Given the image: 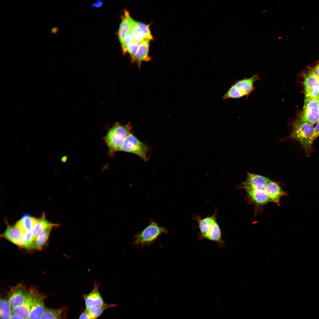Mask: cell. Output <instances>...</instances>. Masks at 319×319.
<instances>
[{"mask_svg":"<svg viewBox=\"0 0 319 319\" xmlns=\"http://www.w3.org/2000/svg\"><path fill=\"white\" fill-rule=\"evenodd\" d=\"M270 180L267 177L255 175L242 183L240 187L245 190L251 202L262 206L270 202L265 188L266 184Z\"/></svg>","mask_w":319,"mask_h":319,"instance_id":"obj_1","label":"cell"},{"mask_svg":"<svg viewBox=\"0 0 319 319\" xmlns=\"http://www.w3.org/2000/svg\"><path fill=\"white\" fill-rule=\"evenodd\" d=\"M132 129V127L130 122L125 125L116 122L108 130L104 139L108 148L109 157H113L115 153L118 151Z\"/></svg>","mask_w":319,"mask_h":319,"instance_id":"obj_2","label":"cell"},{"mask_svg":"<svg viewBox=\"0 0 319 319\" xmlns=\"http://www.w3.org/2000/svg\"><path fill=\"white\" fill-rule=\"evenodd\" d=\"M167 232L166 228L159 226L156 222H151L143 230L135 235L132 245L136 247L149 246L153 243L161 235Z\"/></svg>","mask_w":319,"mask_h":319,"instance_id":"obj_3","label":"cell"},{"mask_svg":"<svg viewBox=\"0 0 319 319\" xmlns=\"http://www.w3.org/2000/svg\"><path fill=\"white\" fill-rule=\"evenodd\" d=\"M260 79L258 74L251 77L244 78L234 83L222 97V99H236L248 97L255 89L254 84Z\"/></svg>","mask_w":319,"mask_h":319,"instance_id":"obj_4","label":"cell"},{"mask_svg":"<svg viewBox=\"0 0 319 319\" xmlns=\"http://www.w3.org/2000/svg\"><path fill=\"white\" fill-rule=\"evenodd\" d=\"M150 149L149 146L130 133L125 139L118 151L132 153L147 161L149 158Z\"/></svg>","mask_w":319,"mask_h":319,"instance_id":"obj_5","label":"cell"},{"mask_svg":"<svg viewBox=\"0 0 319 319\" xmlns=\"http://www.w3.org/2000/svg\"><path fill=\"white\" fill-rule=\"evenodd\" d=\"M297 120L314 125L319 121V99L305 102L303 111Z\"/></svg>","mask_w":319,"mask_h":319,"instance_id":"obj_6","label":"cell"},{"mask_svg":"<svg viewBox=\"0 0 319 319\" xmlns=\"http://www.w3.org/2000/svg\"><path fill=\"white\" fill-rule=\"evenodd\" d=\"M314 129L313 125L297 119L293 123L290 137L302 145L311 136Z\"/></svg>","mask_w":319,"mask_h":319,"instance_id":"obj_7","label":"cell"},{"mask_svg":"<svg viewBox=\"0 0 319 319\" xmlns=\"http://www.w3.org/2000/svg\"><path fill=\"white\" fill-rule=\"evenodd\" d=\"M29 291V289L21 284L11 287L8 294L7 300L12 309L22 303Z\"/></svg>","mask_w":319,"mask_h":319,"instance_id":"obj_8","label":"cell"},{"mask_svg":"<svg viewBox=\"0 0 319 319\" xmlns=\"http://www.w3.org/2000/svg\"><path fill=\"white\" fill-rule=\"evenodd\" d=\"M217 211L216 208L214 213L211 216L202 218L198 215L193 217L198 222V227L199 230V238L206 239L207 237L214 224L217 222Z\"/></svg>","mask_w":319,"mask_h":319,"instance_id":"obj_9","label":"cell"},{"mask_svg":"<svg viewBox=\"0 0 319 319\" xmlns=\"http://www.w3.org/2000/svg\"><path fill=\"white\" fill-rule=\"evenodd\" d=\"M38 292L35 288H30L27 296L22 303L12 309V314L28 319L34 298Z\"/></svg>","mask_w":319,"mask_h":319,"instance_id":"obj_10","label":"cell"},{"mask_svg":"<svg viewBox=\"0 0 319 319\" xmlns=\"http://www.w3.org/2000/svg\"><path fill=\"white\" fill-rule=\"evenodd\" d=\"M99 284L95 282L91 291L83 295L86 309L93 306H103L106 304L99 292Z\"/></svg>","mask_w":319,"mask_h":319,"instance_id":"obj_11","label":"cell"},{"mask_svg":"<svg viewBox=\"0 0 319 319\" xmlns=\"http://www.w3.org/2000/svg\"><path fill=\"white\" fill-rule=\"evenodd\" d=\"M265 188L270 202L278 205L281 197L287 195L278 184L271 179L266 184Z\"/></svg>","mask_w":319,"mask_h":319,"instance_id":"obj_12","label":"cell"},{"mask_svg":"<svg viewBox=\"0 0 319 319\" xmlns=\"http://www.w3.org/2000/svg\"><path fill=\"white\" fill-rule=\"evenodd\" d=\"M45 296L37 292L34 298L28 319H39L45 310Z\"/></svg>","mask_w":319,"mask_h":319,"instance_id":"obj_13","label":"cell"},{"mask_svg":"<svg viewBox=\"0 0 319 319\" xmlns=\"http://www.w3.org/2000/svg\"><path fill=\"white\" fill-rule=\"evenodd\" d=\"M137 22L135 21L131 17L129 12L125 11L122 16L121 21L118 32V39L121 43L126 34L130 31L132 28L136 25Z\"/></svg>","mask_w":319,"mask_h":319,"instance_id":"obj_14","label":"cell"},{"mask_svg":"<svg viewBox=\"0 0 319 319\" xmlns=\"http://www.w3.org/2000/svg\"><path fill=\"white\" fill-rule=\"evenodd\" d=\"M24 235L15 226L7 225L2 236L16 245L22 247Z\"/></svg>","mask_w":319,"mask_h":319,"instance_id":"obj_15","label":"cell"},{"mask_svg":"<svg viewBox=\"0 0 319 319\" xmlns=\"http://www.w3.org/2000/svg\"><path fill=\"white\" fill-rule=\"evenodd\" d=\"M149 40L144 39L139 43L134 62L137 63L139 68L143 62L149 61L151 60V58L149 56Z\"/></svg>","mask_w":319,"mask_h":319,"instance_id":"obj_16","label":"cell"},{"mask_svg":"<svg viewBox=\"0 0 319 319\" xmlns=\"http://www.w3.org/2000/svg\"><path fill=\"white\" fill-rule=\"evenodd\" d=\"M38 219L30 215H24L16 223L15 226L23 233L30 232L37 223Z\"/></svg>","mask_w":319,"mask_h":319,"instance_id":"obj_17","label":"cell"},{"mask_svg":"<svg viewBox=\"0 0 319 319\" xmlns=\"http://www.w3.org/2000/svg\"><path fill=\"white\" fill-rule=\"evenodd\" d=\"M66 310L63 307L54 309H45L39 319H64L66 317Z\"/></svg>","mask_w":319,"mask_h":319,"instance_id":"obj_18","label":"cell"},{"mask_svg":"<svg viewBox=\"0 0 319 319\" xmlns=\"http://www.w3.org/2000/svg\"><path fill=\"white\" fill-rule=\"evenodd\" d=\"M206 239L215 242L222 248L225 246L222 239V231L217 222L213 225Z\"/></svg>","mask_w":319,"mask_h":319,"instance_id":"obj_19","label":"cell"},{"mask_svg":"<svg viewBox=\"0 0 319 319\" xmlns=\"http://www.w3.org/2000/svg\"><path fill=\"white\" fill-rule=\"evenodd\" d=\"M58 224L52 223L49 222L45 218L44 214L38 219V221L30 231L32 235L35 237L43 230L49 227H54L58 226Z\"/></svg>","mask_w":319,"mask_h":319,"instance_id":"obj_20","label":"cell"},{"mask_svg":"<svg viewBox=\"0 0 319 319\" xmlns=\"http://www.w3.org/2000/svg\"><path fill=\"white\" fill-rule=\"evenodd\" d=\"M115 304H107L102 306H93L85 309L91 319H96L106 309L116 307Z\"/></svg>","mask_w":319,"mask_h":319,"instance_id":"obj_21","label":"cell"},{"mask_svg":"<svg viewBox=\"0 0 319 319\" xmlns=\"http://www.w3.org/2000/svg\"><path fill=\"white\" fill-rule=\"evenodd\" d=\"M319 79L316 77L312 70H310L308 74L304 77V85L305 92L313 89L315 86L319 85Z\"/></svg>","mask_w":319,"mask_h":319,"instance_id":"obj_22","label":"cell"},{"mask_svg":"<svg viewBox=\"0 0 319 319\" xmlns=\"http://www.w3.org/2000/svg\"><path fill=\"white\" fill-rule=\"evenodd\" d=\"M49 227L42 231L35 240V248L41 249L47 241L52 228Z\"/></svg>","mask_w":319,"mask_h":319,"instance_id":"obj_23","label":"cell"},{"mask_svg":"<svg viewBox=\"0 0 319 319\" xmlns=\"http://www.w3.org/2000/svg\"><path fill=\"white\" fill-rule=\"evenodd\" d=\"M11 309L7 300L1 298L0 301V319H9L13 314Z\"/></svg>","mask_w":319,"mask_h":319,"instance_id":"obj_24","label":"cell"},{"mask_svg":"<svg viewBox=\"0 0 319 319\" xmlns=\"http://www.w3.org/2000/svg\"><path fill=\"white\" fill-rule=\"evenodd\" d=\"M319 136V121L314 127L313 131L307 140L302 145L306 151L308 150L315 139Z\"/></svg>","mask_w":319,"mask_h":319,"instance_id":"obj_25","label":"cell"},{"mask_svg":"<svg viewBox=\"0 0 319 319\" xmlns=\"http://www.w3.org/2000/svg\"><path fill=\"white\" fill-rule=\"evenodd\" d=\"M35 240L30 231L25 233L24 235L22 247L28 249L35 248Z\"/></svg>","mask_w":319,"mask_h":319,"instance_id":"obj_26","label":"cell"},{"mask_svg":"<svg viewBox=\"0 0 319 319\" xmlns=\"http://www.w3.org/2000/svg\"><path fill=\"white\" fill-rule=\"evenodd\" d=\"M137 25L141 31L144 39L149 40L153 39L149 28V25H147L141 22H137Z\"/></svg>","mask_w":319,"mask_h":319,"instance_id":"obj_27","label":"cell"},{"mask_svg":"<svg viewBox=\"0 0 319 319\" xmlns=\"http://www.w3.org/2000/svg\"><path fill=\"white\" fill-rule=\"evenodd\" d=\"M130 32L135 40L139 43L144 40L143 33L137 24L132 28Z\"/></svg>","mask_w":319,"mask_h":319,"instance_id":"obj_28","label":"cell"},{"mask_svg":"<svg viewBox=\"0 0 319 319\" xmlns=\"http://www.w3.org/2000/svg\"><path fill=\"white\" fill-rule=\"evenodd\" d=\"M135 40L130 31L126 33L125 35L123 41L121 43L123 53L125 54L127 52L126 48L127 46L132 43Z\"/></svg>","mask_w":319,"mask_h":319,"instance_id":"obj_29","label":"cell"},{"mask_svg":"<svg viewBox=\"0 0 319 319\" xmlns=\"http://www.w3.org/2000/svg\"><path fill=\"white\" fill-rule=\"evenodd\" d=\"M139 43L134 41L131 44L127 46L126 48L127 52H128L131 56V62L134 63L135 55L138 49Z\"/></svg>","mask_w":319,"mask_h":319,"instance_id":"obj_30","label":"cell"},{"mask_svg":"<svg viewBox=\"0 0 319 319\" xmlns=\"http://www.w3.org/2000/svg\"><path fill=\"white\" fill-rule=\"evenodd\" d=\"M313 99H319V85L315 86L311 90L305 92V102Z\"/></svg>","mask_w":319,"mask_h":319,"instance_id":"obj_31","label":"cell"},{"mask_svg":"<svg viewBox=\"0 0 319 319\" xmlns=\"http://www.w3.org/2000/svg\"><path fill=\"white\" fill-rule=\"evenodd\" d=\"M78 319H91L85 310L80 315Z\"/></svg>","mask_w":319,"mask_h":319,"instance_id":"obj_32","label":"cell"},{"mask_svg":"<svg viewBox=\"0 0 319 319\" xmlns=\"http://www.w3.org/2000/svg\"><path fill=\"white\" fill-rule=\"evenodd\" d=\"M103 4V1L102 0H98L96 2L92 4L90 6L95 8H99L101 7Z\"/></svg>","mask_w":319,"mask_h":319,"instance_id":"obj_33","label":"cell"},{"mask_svg":"<svg viewBox=\"0 0 319 319\" xmlns=\"http://www.w3.org/2000/svg\"><path fill=\"white\" fill-rule=\"evenodd\" d=\"M312 70L314 74L319 79V64Z\"/></svg>","mask_w":319,"mask_h":319,"instance_id":"obj_34","label":"cell"},{"mask_svg":"<svg viewBox=\"0 0 319 319\" xmlns=\"http://www.w3.org/2000/svg\"><path fill=\"white\" fill-rule=\"evenodd\" d=\"M9 319H24L20 315L13 314L11 315Z\"/></svg>","mask_w":319,"mask_h":319,"instance_id":"obj_35","label":"cell"},{"mask_svg":"<svg viewBox=\"0 0 319 319\" xmlns=\"http://www.w3.org/2000/svg\"></svg>","mask_w":319,"mask_h":319,"instance_id":"obj_36","label":"cell"}]
</instances>
